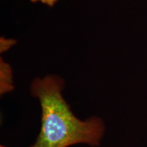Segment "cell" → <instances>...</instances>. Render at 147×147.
I'll return each instance as SVG.
<instances>
[{"label": "cell", "instance_id": "5", "mask_svg": "<svg viewBox=\"0 0 147 147\" xmlns=\"http://www.w3.org/2000/svg\"><path fill=\"white\" fill-rule=\"evenodd\" d=\"M1 147H5V146H1Z\"/></svg>", "mask_w": 147, "mask_h": 147}, {"label": "cell", "instance_id": "2", "mask_svg": "<svg viewBox=\"0 0 147 147\" xmlns=\"http://www.w3.org/2000/svg\"><path fill=\"white\" fill-rule=\"evenodd\" d=\"M14 89L13 76L10 65L2 59L0 60V93L4 95Z\"/></svg>", "mask_w": 147, "mask_h": 147}, {"label": "cell", "instance_id": "1", "mask_svg": "<svg viewBox=\"0 0 147 147\" xmlns=\"http://www.w3.org/2000/svg\"><path fill=\"white\" fill-rule=\"evenodd\" d=\"M63 84L60 77L52 75L36 78L31 84V93L42 108L41 129L31 147L99 146L105 131L104 122L97 117L85 121L77 118L62 95Z\"/></svg>", "mask_w": 147, "mask_h": 147}, {"label": "cell", "instance_id": "3", "mask_svg": "<svg viewBox=\"0 0 147 147\" xmlns=\"http://www.w3.org/2000/svg\"><path fill=\"white\" fill-rule=\"evenodd\" d=\"M16 41L12 39H6L4 37H1L0 39V51L3 53L9 50L14 45H15Z\"/></svg>", "mask_w": 147, "mask_h": 147}, {"label": "cell", "instance_id": "4", "mask_svg": "<svg viewBox=\"0 0 147 147\" xmlns=\"http://www.w3.org/2000/svg\"><path fill=\"white\" fill-rule=\"evenodd\" d=\"M30 1H32V2H40L49 6H53L58 0H30Z\"/></svg>", "mask_w": 147, "mask_h": 147}]
</instances>
